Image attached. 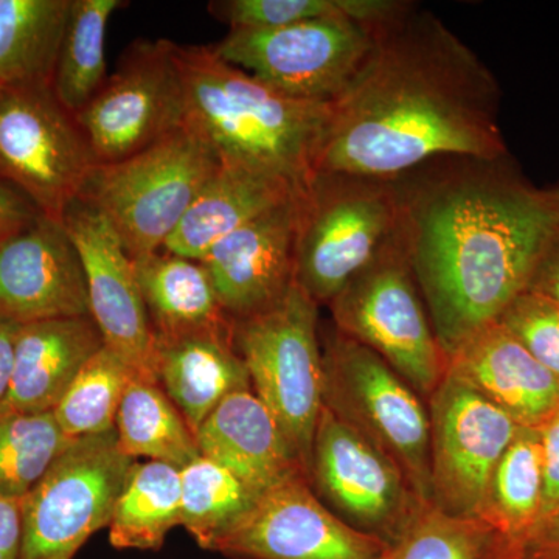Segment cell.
Returning <instances> with one entry per match:
<instances>
[{
	"label": "cell",
	"instance_id": "1",
	"mask_svg": "<svg viewBox=\"0 0 559 559\" xmlns=\"http://www.w3.org/2000/svg\"><path fill=\"white\" fill-rule=\"evenodd\" d=\"M498 80L440 17L407 3L331 105L318 173L395 179L441 157L509 156Z\"/></svg>",
	"mask_w": 559,
	"mask_h": 559
},
{
	"label": "cell",
	"instance_id": "2",
	"mask_svg": "<svg viewBox=\"0 0 559 559\" xmlns=\"http://www.w3.org/2000/svg\"><path fill=\"white\" fill-rule=\"evenodd\" d=\"M396 182L401 240L450 359L528 289L559 209L509 156L441 157Z\"/></svg>",
	"mask_w": 559,
	"mask_h": 559
},
{
	"label": "cell",
	"instance_id": "3",
	"mask_svg": "<svg viewBox=\"0 0 559 559\" xmlns=\"http://www.w3.org/2000/svg\"><path fill=\"white\" fill-rule=\"evenodd\" d=\"M186 124L221 164L282 176L308 187L333 103L300 100L221 60L212 46L176 44Z\"/></svg>",
	"mask_w": 559,
	"mask_h": 559
},
{
	"label": "cell",
	"instance_id": "4",
	"mask_svg": "<svg viewBox=\"0 0 559 559\" xmlns=\"http://www.w3.org/2000/svg\"><path fill=\"white\" fill-rule=\"evenodd\" d=\"M400 216L396 178L318 173L301 193L296 285L329 307L392 240Z\"/></svg>",
	"mask_w": 559,
	"mask_h": 559
},
{
	"label": "cell",
	"instance_id": "5",
	"mask_svg": "<svg viewBox=\"0 0 559 559\" xmlns=\"http://www.w3.org/2000/svg\"><path fill=\"white\" fill-rule=\"evenodd\" d=\"M219 165L215 150L183 124L130 159L95 167L80 200L100 210L138 259L164 249Z\"/></svg>",
	"mask_w": 559,
	"mask_h": 559
},
{
	"label": "cell",
	"instance_id": "6",
	"mask_svg": "<svg viewBox=\"0 0 559 559\" xmlns=\"http://www.w3.org/2000/svg\"><path fill=\"white\" fill-rule=\"evenodd\" d=\"M333 326L366 345L428 403L448 373L400 229L329 305Z\"/></svg>",
	"mask_w": 559,
	"mask_h": 559
},
{
	"label": "cell",
	"instance_id": "7",
	"mask_svg": "<svg viewBox=\"0 0 559 559\" xmlns=\"http://www.w3.org/2000/svg\"><path fill=\"white\" fill-rule=\"evenodd\" d=\"M253 392L270 409L308 477L323 407L319 305L294 285L271 310L234 322Z\"/></svg>",
	"mask_w": 559,
	"mask_h": 559
},
{
	"label": "cell",
	"instance_id": "8",
	"mask_svg": "<svg viewBox=\"0 0 559 559\" xmlns=\"http://www.w3.org/2000/svg\"><path fill=\"white\" fill-rule=\"evenodd\" d=\"M320 344L323 406L380 448L418 498L432 503L428 403L377 353L334 326Z\"/></svg>",
	"mask_w": 559,
	"mask_h": 559
},
{
	"label": "cell",
	"instance_id": "9",
	"mask_svg": "<svg viewBox=\"0 0 559 559\" xmlns=\"http://www.w3.org/2000/svg\"><path fill=\"white\" fill-rule=\"evenodd\" d=\"M132 460L116 428L70 441L22 498L21 559H73L92 535L109 527Z\"/></svg>",
	"mask_w": 559,
	"mask_h": 559
},
{
	"label": "cell",
	"instance_id": "10",
	"mask_svg": "<svg viewBox=\"0 0 559 559\" xmlns=\"http://www.w3.org/2000/svg\"><path fill=\"white\" fill-rule=\"evenodd\" d=\"M378 25L322 17L271 31H230L212 49L283 94L334 103L369 58Z\"/></svg>",
	"mask_w": 559,
	"mask_h": 559
},
{
	"label": "cell",
	"instance_id": "11",
	"mask_svg": "<svg viewBox=\"0 0 559 559\" xmlns=\"http://www.w3.org/2000/svg\"><path fill=\"white\" fill-rule=\"evenodd\" d=\"M95 167L75 117L50 86L0 92V179L21 191L40 215L61 223Z\"/></svg>",
	"mask_w": 559,
	"mask_h": 559
},
{
	"label": "cell",
	"instance_id": "12",
	"mask_svg": "<svg viewBox=\"0 0 559 559\" xmlns=\"http://www.w3.org/2000/svg\"><path fill=\"white\" fill-rule=\"evenodd\" d=\"M75 120L97 167L130 159L183 127L186 95L176 44L138 40L128 47Z\"/></svg>",
	"mask_w": 559,
	"mask_h": 559
},
{
	"label": "cell",
	"instance_id": "13",
	"mask_svg": "<svg viewBox=\"0 0 559 559\" xmlns=\"http://www.w3.org/2000/svg\"><path fill=\"white\" fill-rule=\"evenodd\" d=\"M308 481L337 518L389 546L429 506L392 459L325 406L312 441Z\"/></svg>",
	"mask_w": 559,
	"mask_h": 559
},
{
	"label": "cell",
	"instance_id": "14",
	"mask_svg": "<svg viewBox=\"0 0 559 559\" xmlns=\"http://www.w3.org/2000/svg\"><path fill=\"white\" fill-rule=\"evenodd\" d=\"M428 409L430 502L451 516L480 521L489 480L520 425L448 373Z\"/></svg>",
	"mask_w": 559,
	"mask_h": 559
},
{
	"label": "cell",
	"instance_id": "15",
	"mask_svg": "<svg viewBox=\"0 0 559 559\" xmlns=\"http://www.w3.org/2000/svg\"><path fill=\"white\" fill-rule=\"evenodd\" d=\"M388 549L337 518L297 476L263 492L212 551L234 559H382Z\"/></svg>",
	"mask_w": 559,
	"mask_h": 559
},
{
	"label": "cell",
	"instance_id": "16",
	"mask_svg": "<svg viewBox=\"0 0 559 559\" xmlns=\"http://www.w3.org/2000/svg\"><path fill=\"white\" fill-rule=\"evenodd\" d=\"M61 224L79 252L86 277L90 314L106 347L146 378L154 377L156 340L134 260L108 218L90 202L75 200Z\"/></svg>",
	"mask_w": 559,
	"mask_h": 559
},
{
	"label": "cell",
	"instance_id": "17",
	"mask_svg": "<svg viewBox=\"0 0 559 559\" xmlns=\"http://www.w3.org/2000/svg\"><path fill=\"white\" fill-rule=\"evenodd\" d=\"M301 193L235 230L201 260L231 322L271 310L296 285Z\"/></svg>",
	"mask_w": 559,
	"mask_h": 559
},
{
	"label": "cell",
	"instance_id": "18",
	"mask_svg": "<svg viewBox=\"0 0 559 559\" xmlns=\"http://www.w3.org/2000/svg\"><path fill=\"white\" fill-rule=\"evenodd\" d=\"M90 314L86 277L60 221L39 215L0 242V319L27 325Z\"/></svg>",
	"mask_w": 559,
	"mask_h": 559
},
{
	"label": "cell",
	"instance_id": "19",
	"mask_svg": "<svg viewBox=\"0 0 559 559\" xmlns=\"http://www.w3.org/2000/svg\"><path fill=\"white\" fill-rule=\"evenodd\" d=\"M448 374L491 401L522 428L538 429L559 411V378L500 323L477 331L450 356Z\"/></svg>",
	"mask_w": 559,
	"mask_h": 559
},
{
	"label": "cell",
	"instance_id": "20",
	"mask_svg": "<svg viewBox=\"0 0 559 559\" xmlns=\"http://www.w3.org/2000/svg\"><path fill=\"white\" fill-rule=\"evenodd\" d=\"M194 437L202 457L230 471L257 495L293 477H307L277 421L252 389L227 396Z\"/></svg>",
	"mask_w": 559,
	"mask_h": 559
},
{
	"label": "cell",
	"instance_id": "21",
	"mask_svg": "<svg viewBox=\"0 0 559 559\" xmlns=\"http://www.w3.org/2000/svg\"><path fill=\"white\" fill-rule=\"evenodd\" d=\"M103 347L105 341L91 316L21 325L10 392L0 409L53 412L76 374Z\"/></svg>",
	"mask_w": 559,
	"mask_h": 559
},
{
	"label": "cell",
	"instance_id": "22",
	"mask_svg": "<svg viewBox=\"0 0 559 559\" xmlns=\"http://www.w3.org/2000/svg\"><path fill=\"white\" fill-rule=\"evenodd\" d=\"M154 377L193 432L227 396L252 389L234 326L156 340Z\"/></svg>",
	"mask_w": 559,
	"mask_h": 559
},
{
	"label": "cell",
	"instance_id": "23",
	"mask_svg": "<svg viewBox=\"0 0 559 559\" xmlns=\"http://www.w3.org/2000/svg\"><path fill=\"white\" fill-rule=\"evenodd\" d=\"M305 189L271 173L221 164L162 250L201 261L221 240Z\"/></svg>",
	"mask_w": 559,
	"mask_h": 559
},
{
	"label": "cell",
	"instance_id": "24",
	"mask_svg": "<svg viewBox=\"0 0 559 559\" xmlns=\"http://www.w3.org/2000/svg\"><path fill=\"white\" fill-rule=\"evenodd\" d=\"M132 260L154 340L234 326L201 261L165 250Z\"/></svg>",
	"mask_w": 559,
	"mask_h": 559
},
{
	"label": "cell",
	"instance_id": "25",
	"mask_svg": "<svg viewBox=\"0 0 559 559\" xmlns=\"http://www.w3.org/2000/svg\"><path fill=\"white\" fill-rule=\"evenodd\" d=\"M70 0H0V90L50 86Z\"/></svg>",
	"mask_w": 559,
	"mask_h": 559
},
{
	"label": "cell",
	"instance_id": "26",
	"mask_svg": "<svg viewBox=\"0 0 559 559\" xmlns=\"http://www.w3.org/2000/svg\"><path fill=\"white\" fill-rule=\"evenodd\" d=\"M121 451L132 460L183 468L200 457L197 437L178 407L153 378L134 374L116 418Z\"/></svg>",
	"mask_w": 559,
	"mask_h": 559
},
{
	"label": "cell",
	"instance_id": "27",
	"mask_svg": "<svg viewBox=\"0 0 559 559\" xmlns=\"http://www.w3.org/2000/svg\"><path fill=\"white\" fill-rule=\"evenodd\" d=\"M543 451L538 429H518L489 480L480 521L503 543L520 547L540 520Z\"/></svg>",
	"mask_w": 559,
	"mask_h": 559
},
{
	"label": "cell",
	"instance_id": "28",
	"mask_svg": "<svg viewBox=\"0 0 559 559\" xmlns=\"http://www.w3.org/2000/svg\"><path fill=\"white\" fill-rule=\"evenodd\" d=\"M180 525V469L134 462L109 522V543L120 550H159Z\"/></svg>",
	"mask_w": 559,
	"mask_h": 559
},
{
	"label": "cell",
	"instance_id": "29",
	"mask_svg": "<svg viewBox=\"0 0 559 559\" xmlns=\"http://www.w3.org/2000/svg\"><path fill=\"white\" fill-rule=\"evenodd\" d=\"M121 5V0H70L51 91L73 117L90 105L108 80L106 28Z\"/></svg>",
	"mask_w": 559,
	"mask_h": 559
},
{
	"label": "cell",
	"instance_id": "30",
	"mask_svg": "<svg viewBox=\"0 0 559 559\" xmlns=\"http://www.w3.org/2000/svg\"><path fill=\"white\" fill-rule=\"evenodd\" d=\"M259 498L230 471L202 455L180 468V525L202 549L213 550Z\"/></svg>",
	"mask_w": 559,
	"mask_h": 559
},
{
	"label": "cell",
	"instance_id": "31",
	"mask_svg": "<svg viewBox=\"0 0 559 559\" xmlns=\"http://www.w3.org/2000/svg\"><path fill=\"white\" fill-rule=\"evenodd\" d=\"M134 374L138 371L105 345L76 374L53 409L62 432L76 440L116 428L117 412Z\"/></svg>",
	"mask_w": 559,
	"mask_h": 559
},
{
	"label": "cell",
	"instance_id": "32",
	"mask_svg": "<svg viewBox=\"0 0 559 559\" xmlns=\"http://www.w3.org/2000/svg\"><path fill=\"white\" fill-rule=\"evenodd\" d=\"M70 441L53 412L0 409V495L25 498Z\"/></svg>",
	"mask_w": 559,
	"mask_h": 559
},
{
	"label": "cell",
	"instance_id": "33",
	"mask_svg": "<svg viewBox=\"0 0 559 559\" xmlns=\"http://www.w3.org/2000/svg\"><path fill=\"white\" fill-rule=\"evenodd\" d=\"M407 5V0H215L209 13L230 31H271L322 17H352L378 25Z\"/></svg>",
	"mask_w": 559,
	"mask_h": 559
},
{
	"label": "cell",
	"instance_id": "34",
	"mask_svg": "<svg viewBox=\"0 0 559 559\" xmlns=\"http://www.w3.org/2000/svg\"><path fill=\"white\" fill-rule=\"evenodd\" d=\"M495 538L485 522L451 516L429 503L382 559H481Z\"/></svg>",
	"mask_w": 559,
	"mask_h": 559
},
{
	"label": "cell",
	"instance_id": "35",
	"mask_svg": "<svg viewBox=\"0 0 559 559\" xmlns=\"http://www.w3.org/2000/svg\"><path fill=\"white\" fill-rule=\"evenodd\" d=\"M498 323L547 370L559 378V307L535 290H524Z\"/></svg>",
	"mask_w": 559,
	"mask_h": 559
},
{
	"label": "cell",
	"instance_id": "36",
	"mask_svg": "<svg viewBox=\"0 0 559 559\" xmlns=\"http://www.w3.org/2000/svg\"><path fill=\"white\" fill-rule=\"evenodd\" d=\"M538 432L543 451L544 488L539 520L543 522L559 510V411L538 428Z\"/></svg>",
	"mask_w": 559,
	"mask_h": 559
},
{
	"label": "cell",
	"instance_id": "37",
	"mask_svg": "<svg viewBox=\"0 0 559 559\" xmlns=\"http://www.w3.org/2000/svg\"><path fill=\"white\" fill-rule=\"evenodd\" d=\"M39 215L21 191L0 179V242L25 229Z\"/></svg>",
	"mask_w": 559,
	"mask_h": 559
},
{
	"label": "cell",
	"instance_id": "38",
	"mask_svg": "<svg viewBox=\"0 0 559 559\" xmlns=\"http://www.w3.org/2000/svg\"><path fill=\"white\" fill-rule=\"evenodd\" d=\"M22 539V499L0 495V559H21Z\"/></svg>",
	"mask_w": 559,
	"mask_h": 559
},
{
	"label": "cell",
	"instance_id": "39",
	"mask_svg": "<svg viewBox=\"0 0 559 559\" xmlns=\"http://www.w3.org/2000/svg\"><path fill=\"white\" fill-rule=\"evenodd\" d=\"M528 289L547 297L559 307V227L540 257Z\"/></svg>",
	"mask_w": 559,
	"mask_h": 559
},
{
	"label": "cell",
	"instance_id": "40",
	"mask_svg": "<svg viewBox=\"0 0 559 559\" xmlns=\"http://www.w3.org/2000/svg\"><path fill=\"white\" fill-rule=\"evenodd\" d=\"M521 559H559V510L539 522L520 549Z\"/></svg>",
	"mask_w": 559,
	"mask_h": 559
},
{
	"label": "cell",
	"instance_id": "41",
	"mask_svg": "<svg viewBox=\"0 0 559 559\" xmlns=\"http://www.w3.org/2000/svg\"><path fill=\"white\" fill-rule=\"evenodd\" d=\"M17 323L0 319V407L5 403L13 378L14 345H16Z\"/></svg>",
	"mask_w": 559,
	"mask_h": 559
},
{
	"label": "cell",
	"instance_id": "42",
	"mask_svg": "<svg viewBox=\"0 0 559 559\" xmlns=\"http://www.w3.org/2000/svg\"><path fill=\"white\" fill-rule=\"evenodd\" d=\"M481 559H521V555L516 546H511L509 543L495 538Z\"/></svg>",
	"mask_w": 559,
	"mask_h": 559
},
{
	"label": "cell",
	"instance_id": "43",
	"mask_svg": "<svg viewBox=\"0 0 559 559\" xmlns=\"http://www.w3.org/2000/svg\"><path fill=\"white\" fill-rule=\"evenodd\" d=\"M551 197H554L555 202H557L558 209H559V187L558 189L550 191Z\"/></svg>",
	"mask_w": 559,
	"mask_h": 559
},
{
	"label": "cell",
	"instance_id": "44",
	"mask_svg": "<svg viewBox=\"0 0 559 559\" xmlns=\"http://www.w3.org/2000/svg\"><path fill=\"white\" fill-rule=\"evenodd\" d=\"M0 92H2V90H0Z\"/></svg>",
	"mask_w": 559,
	"mask_h": 559
}]
</instances>
